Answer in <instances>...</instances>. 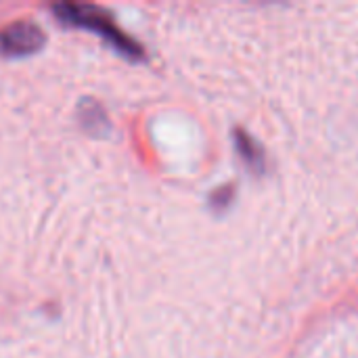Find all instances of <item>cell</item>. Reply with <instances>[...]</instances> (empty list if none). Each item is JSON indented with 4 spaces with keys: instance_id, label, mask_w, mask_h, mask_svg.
<instances>
[{
    "instance_id": "1",
    "label": "cell",
    "mask_w": 358,
    "mask_h": 358,
    "mask_svg": "<svg viewBox=\"0 0 358 358\" xmlns=\"http://www.w3.org/2000/svg\"><path fill=\"white\" fill-rule=\"evenodd\" d=\"M57 13L63 21H71V23H80V25H88V27H94L99 29L103 36H107L115 46H120L124 52H130V55H138L141 48L136 42H132L128 36H124L111 21L107 15H103L101 10L92 8V6H84V4H59L57 6Z\"/></svg>"
},
{
    "instance_id": "2",
    "label": "cell",
    "mask_w": 358,
    "mask_h": 358,
    "mask_svg": "<svg viewBox=\"0 0 358 358\" xmlns=\"http://www.w3.org/2000/svg\"><path fill=\"white\" fill-rule=\"evenodd\" d=\"M44 44V31L31 21H17L0 31V52L27 55Z\"/></svg>"
},
{
    "instance_id": "3",
    "label": "cell",
    "mask_w": 358,
    "mask_h": 358,
    "mask_svg": "<svg viewBox=\"0 0 358 358\" xmlns=\"http://www.w3.org/2000/svg\"><path fill=\"white\" fill-rule=\"evenodd\" d=\"M237 143H239L241 155H243L252 166H262V153L256 149V145H254L245 134H237Z\"/></svg>"
}]
</instances>
